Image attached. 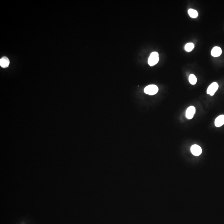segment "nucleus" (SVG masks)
<instances>
[{
    "label": "nucleus",
    "mask_w": 224,
    "mask_h": 224,
    "mask_svg": "<svg viewBox=\"0 0 224 224\" xmlns=\"http://www.w3.org/2000/svg\"><path fill=\"white\" fill-rule=\"evenodd\" d=\"M215 125L217 127H220L224 124V115H222L217 117L215 120Z\"/></svg>",
    "instance_id": "obj_6"
},
{
    "label": "nucleus",
    "mask_w": 224,
    "mask_h": 224,
    "mask_svg": "<svg viewBox=\"0 0 224 224\" xmlns=\"http://www.w3.org/2000/svg\"><path fill=\"white\" fill-rule=\"evenodd\" d=\"M194 47V45L193 43H189L185 46V50L188 52L191 51Z\"/></svg>",
    "instance_id": "obj_11"
},
{
    "label": "nucleus",
    "mask_w": 224,
    "mask_h": 224,
    "mask_svg": "<svg viewBox=\"0 0 224 224\" xmlns=\"http://www.w3.org/2000/svg\"><path fill=\"white\" fill-rule=\"evenodd\" d=\"M222 50L220 47H215L211 51V55L214 57H218L221 54Z\"/></svg>",
    "instance_id": "obj_8"
},
{
    "label": "nucleus",
    "mask_w": 224,
    "mask_h": 224,
    "mask_svg": "<svg viewBox=\"0 0 224 224\" xmlns=\"http://www.w3.org/2000/svg\"><path fill=\"white\" fill-rule=\"evenodd\" d=\"M159 61V54L156 52L151 53L148 59V64L150 66L156 65Z\"/></svg>",
    "instance_id": "obj_1"
},
{
    "label": "nucleus",
    "mask_w": 224,
    "mask_h": 224,
    "mask_svg": "<svg viewBox=\"0 0 224 224\" xmlns=\"http://www.w3.org/2000/svg\"><path fill=\"white\" fill-rule=\"evenodd\" d=\"M190 151L192 154L195 156H198L200 155L202 152L201 148L199 146L197 145V144L193 145L191 147Z\"/></svg>",
    "instance_id": "obj_4"
},
{
    "label": "nucleus",
    "mask_w": 224,
    "mask_h": 224,
    "mask_svg": "<svg viewBox=\"0 0 224 224\" xmlns=\"http://www.w3.org/2000/svg\"><path fill=\"white\" fill-rule=\"evenodd\" d=\"M189 81L192 85H195L197 82V78L196 76L193 74H190L189 78Z\"/></svg>",
    "instance_id": "obj_10"
},
{
    "label": "nucleus",
    "mask_w": 224,
    "mask_h": 224,
    "mask_svg": "<svg viewBox=\"0 0 224 224\" xmlns=\"http://www.w3.org/2000/svg\"><path fill=\"white\" fill-rule=\"evenodd\" d=\"M9 64V59L6 56H3L0 59V65L3 68L8 67Z\"/></svg>",
    "instance_id": "obj_7"
},
{
    "label": "nucleus",
    "mask_w": 224,
    "mask_h": 224,
    "mask_svg": "<svg viewBox=\"0 0 224 224\" xmlns=\"http://www.w3.org/2000/svg\"><path fill=\"white\" fill-rule=\"evenodd\" d=\"M196 110L194 106H191L188 108L186 112V117L189 119H191L193 118L194 114L195 113Z\"/></svg>",
    "instance_id": "obj_5"
},
{
    "label": "nucleus",
    "mask_w": 224,
    "mask_h": 224,
    "mask_svg": "<svg viewBox=\"0 0 224 224\" xmlns=\"http://www.w3.org/2000/svg\"><path fill=\"white\" fill-rule=\"evenodd\" d=\"M218 87L219 86L217 83H212V84L210 85L207 89V93L208 94L210 95V96H213L215 93L218 90Z\"/></svg>",
    "instance_id": "obj_3"
},
{
    "label": "nucleus",
    "mask_w": 224,
    "mask_h": 224,
    "mask_svg": "<svg viewBox=\"0 0 224 224\" xmlns=\"http://www.w3.org/2000/svg\"><path fill=\"white\" fill-rule=\"evenodd\" d=\"M158 87L155 85H149L146 87L144 89L145 93L149 95H154L156 94L158 92Z\"/></svg>",
    "instance_id": "obj_2"
},
{
    "label": "nucleus",
    "mask_w": 224,
    "mask_h": 224,
    "mask_svg": "<svg viewBox=\"0 0 224 224\" xmlns=\"http://www.w3.org/2000/svg\"><path fill=\"white\" fill-rule=\"evenodd\" d=\"M188 13L190 17L193 18H195L198 17V12L195 10L190 9L188 11Z\"/></svg>",
    "instance_id": "obj_9"
}]
</instances>
